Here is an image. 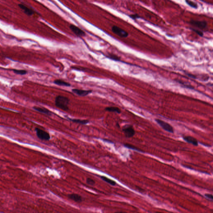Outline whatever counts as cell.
I'll list each match as a JSON object with an SVG mask.
<instances>
[{
	"instance_id": "1",
	"label": "cell",
	"mask_w": 213,
	"mask_h": 213,
	"mask_svg": "<svg viewBox=\"0 0 213 213\" xmlns=\"http://www.w3.org/2000/svg\"><path fill=\"white\" fill-rule=\"evenodd\" d=\"M70 100L69 98L62 95H58L55 97V105L61 110L64 111L69 110V105Z\"/></svg>"
},
{
	"instance_id": "2",
	"label": "cell",
	"mask_w": 213,
	"mask_h": 213,
	"mask_svg": "<svg viewBox=\"0 0 213 213\" xmlns=\"http://www.w3.org/2000/svg\"><path fill=\"white\" fill-rule=\"evenodd\" d=\"M155 120L162 129L166 131L171 133H173L174 132L173 127L170 124L160 119H155Z\"/></svg>"
},
{
	"instance_id": "3",
	"label": "cell",
	"mask_w": 213,
	"mask_h": 213,
	"mask_svg": "<svg viewBox=\"0 0 213 213\" xmlns=\"http://www.w3.org/2000/svg\"><path fill=\"white\" fill-rule=\"evenodd\" d=\"M36 131V135L38 138L42 140H49L50 139V136L48 132L45 131L39 128L35 129Z\"/></svg>"
},
{
	"instance_id": "4",
	"label": "cell",
	"mask_w": 213,
	"mask_h": 213,
	"mask_svg": "<svg viewBox=\"0 0 213 213\" xmlns=\"http://www.w3.org/2000/svg\"><path fill=\"white\" fill-rule=\"evenodd\" d=\"M112 31L115 34L121 38H127L129 36L128 32L117 26H113L112 28Z\"/></svg>"
},
{
	"instance_id": "5",
	"label": "cell",
	"mask_w": 213,
	"mask_h": 213,
	"mask_svg": "<svg viewBox=\"0 0 213 213\" xmlns=\"http://www.w3.org/2000/svg\"><path fill=\"white\" fill-rule=\"evenodd\" d=\"M189 23L192 26L197 27L201 30L205 29L207 28L208 26L207 22L204 21H199L192 20L190 21Z\"/></svg>"
},
{
	"instance_id": "6",
	"label": "cell",
	"mask_w": 213,
	"mask_h": 213,
	"mask_svg": "<svg viewBox=\"0 0 213 213\" xmlns=\"http://www.w3.org/2000/svg\"><path fill=\"white\" fill-rule=\"evenodd\" d=\"M122 131L125 134V137L130 138L134 136L135 134V130L132 125H127L123 127Z\"/></svg>"
},
{
	"instance_id": "7",
	"label": "cell",
	"mask_w": 213,
	"mask_h": 213,
	"mask_svg": "<svg viewBox=\"0 0 213 213\" xmlns=\"http://www.w3.org/2000/svg\"><path fill=\"white\" fill-rule=\"evenodd\" d=\"M70 28L72 32L74 33L75 35L79 37H83L86 35L85 32L82 31V29L80 28L79 27L74 25H71L70 26Z\"/></svg>"
},
{
	"instance_id": "8",
	"label": "cell",
	"mask_w": 213,
	"mask_h": 213,
	"mask_svg": "<svg viewBox=\"0 0 213 213\" xmlns=\"http://www.w3.org/2000/svg\"><path fill=\"white\" fill-rule=\"evenodd\" d=\"M72 91L73 93H75V94H77L79 96L85 97L92 93V90L73 89Z\"/></svg>"
},
{
	"instance_id": "9",
	"label": "cell",
	"mask_w": 213,
	"mask_h": 213,
	"mask_svg": "<svg viewBox=\"0 0 213 213\" xmlns=\"http://www.w3.org/2000/svg\"><path fill=\"white\" fill-rule=\"evenodd\" d=\"M33 108L35 110L37 111L39 113H41L42 114H45V115H47L48 116H51L52 114V113L50 110H48L47 109L45 108L35 106Z\"/></svg>"
},
{
	"instance_id": "10",
	"label": "cell",
	"mask_w": 213,
	"mask_h": 213,
	"mask_svg": "<svg viewBox=\"0 0 213 213\" xmlns=\"http://www.w3.org/2000/svg\"><path fill=\"white\" fill-rule=\"evenodd\" d=\"M184 140L186 141L187 143H188L192 144L193 145L195 146H198L199 145V143H198V141L197 140V139L191 136H185L184 137Z\"/></svg>"
},
{
	"instance_id": "11",
	"label": "cell",
	"mask_w": 213,
	"mask_h": 213,
	"mask_svg": "<svg viewBox=\"0 0 213 213\" xmlns=\"http://www.w3.org/2000/svg\"><path fill=\"white\" fill-rule=\"evenodd\" d=\"M68 197L70 199L76 202L80 203L82 201V197L78 194H72L68 195Z\"/></svg>"
},
{
	"instance_id": "12",
	"label": "cell",
	"mask_w": 213,
	"mask_h": 213,
	"mask_svg": "<svg viewBox=\"0 0 213 213\" xmlns=\"http://www.w3.org/2000/svg\"><path fill=\"white\" fill-rule=\"evenodd\" d=\"M19 6L21 9L23 10L24 12L27 15H32L34 14V11L33 10L29 8L28 7H27L23 4H19Z\"/></svg>"
},
{
	"instance_id": "13",
	"label": "cell",
	"mask_w": 213,
	"mask_h": 213,
	"mask_svg": "<svg viewBox=\"0 0 213 213\" xmlns=\"http://www.w3.org/2000/svg\"><path fill=\"white\" fill-rule=\"evenodd\" d=\"M53 83L59 86H64V87H70L71 85L70 83L64 81L63 80L57 79L55 80Z\"/></svg>"
},
{
	"instance_id": "14",
	"label": "cell",
	"mask_w": 213,
	"mask_h": 213,
	"mask_svg": "<svg viewBox=\"0 0 213 213\" xmlns=\"http://www.w3.org/2000/svg\"><path fill=\"white\" fill-rule=\"evenodd\" d=\"M69 120L72 121L74 123H78V124H81L83 125H86L89 123V121L88 120H80V119H71V118H68Z\"/></svg>"
},
{
	"instance_id": "15",
	"label": "cell",
	"mask_w": 213,
	"mask_h": 213,
	"mask_svg": "<svg viewBox=\"0 0 213 213\" xmlns=\"http://www.w3.org/2000/svg\"><path fill=\"white\" fill-rule=\"evenodd\" d=\"M105 110L108 112L115 113L118 114H120L121 113V110L116 106H108L105 109Z\"/></svg>"
},
{
	"instance_id": "16",
	"label": "cell",
	"mask_w": 213,
	"mask_h": 213,
	"mask_svg": "<svg viewBox=\"0 0 213 213\" xmlns=\"http://www.w3.org/2000/svg\"><path fill=\"white\" fill-rule=\"evenodd\" d=\"M100 178L103 181H105L106 182L108 183V184H110L111 185L115 186L116 185V182L115 181L113 180L112 179L108 178V177H106V176H100Z\"/></svg>"
},
{
	"instance_id": "17",
	"label": "cell",
	"mask_w": 213,
	"mask_h": 213,
	"mask_svg": "<svg viewBox=\"0 0 213 213\" xmlns=\"http://www.w3.org/2000/svg\"><path fill=\"white\" fill-rule=\"evenodd\" d=\"M124 146H125V147L129 149H131V150H133L137 151V152H144L142 150L135 147L134 146L130 145L129 144L126 143L124 144Z\"/></svg>"
},
{
	"instance_id": "18",
	"label": "cell",
	"mask_w": 213,
	"mask_h": 213,
	"mask_svg": "<svg viewBox=\"0 0 213 213\" xmlns=\"http://www.w3.org/2000/svg\"><path fill=\"white\" fill-rule=\"evenodd\" d=\"M106 57L112 60L113 61H121L120 57H119L117 55L113 54H108Z\"/></svg>"
},
{
	"instance_id": "19",
	"label": "cell",
	"mask_w": 213,
	"mask_h": 213,
	"mask_svg": "<svg viewBox=\"0 0 213 213\" xmlns=\"http://www.w3.org/2000/svg\"><path fill=\"white\" fill-rule=\"evenodd\" d=\"M186 3L188 5L190 6L191 7L194 9H197L198 8V5L197 3L195 2L191 1V0H185Z\"/></svg>"
},
{
	"instance_id": "20",
	"label": "cell",
	"mask_w": 213,
	"mask_h": 213,
	"mask_svg": "<svg viewBox=\"0 0 213 213\" xmlns=\"http://www.w3.org/2000/svg\"><path fill=\"white\" fill-rule=\"evenodd\" d=\"M176 81H177V82H179V84H181V85H182L184 87H185V88H188V89H194V87H193L192 86L190 85H188V84H187V83H185V82H184L182 81H181V80H176Z\"/></svg>"
},
{
	"instance_id": "21",
	"label": "cell",
	"mask_w": 213,
	"mask_h": 213,
	"mask_svg": "<svg viewBox=\"0 0 213 213\" xmlns=\"http://www.w3.org/2000/svg\"><path fill=\"white\" fill-rule=\"evenodd\" d=\"M13 71L15 73L17 74V75H24L27 73V71L25 70H18L14 69Z\"/></svg>"
},
{
	"instance_id": "22",
	"label": "cell",
	"mask_w": 213,
	"mask_h": 213,
	"mask_svg": "<svg viewBox=\"0 0 213 213\" xmlns=\"http://www.w3.org/2000/svg\"><path fill=\"white\" fill-rule=\"evenodd\" d=\"M191 30H192L193 31H194L195 33H196L197 35H199V36H201V37H203L204 36V33L202 31L200 30H197L196 29L194 28H190Z\"/></svg>"
},
{
	"instance_id": "23",
	"label": "cell",
	"mask_w": 213,
	"mask_h": 213,
	"mask_svg": "<svg viewBox=\"0 0 213 213\" xmlns=\"http://www.w3.org/2000/svg\"><path fill=\"white\" fill-rule=\"evenodd\" d=\"M86 183L88 185L91 186L94 185L95 183L93 179L90 178H87L86 179Z\"/></svg>"
},
{
	"instance_id": "24",
	"label": "cell",
	"mask_w": 213,
	"mask_h": 213,
	"mask_svg": "<svg viewBox=\"0 0 213 213\" xmlns=\"http://www.w3.org/2000/svg\"><path fill=\"white\" fill-rule=\"evenodd\" d=\"M129 16L130 18H131L132 19L134 20H136L137 19H140L141 18L140 16H139L137 14L130 15H129Z\"/></svg>"
},
{
	"instance_id": "25",
	"label": "cell",
	"mask_w": 213,
	"mask_h": 213,
	"mask_svg": "<svg viewBox=\"0 0 213 213\" xmlns=\"http://www.w3.org/2000/svg\"><path fill=\"white\" fill-rule=\"evenodd\" d=\"M186 75H187L188 77L190 78H192V79H197V76H196V75H195L191 74V73H186Z\"/></svg>"
},
{
	"instance_id": "26",
	"label": "cell",
	"mask_w": 213,
	"mask_h": 213,
	"mask_svg": "<svg viewBox=\"0 0 213 213\" xmlns=\"http://www.w3.org/2000/svg\"><path fill=\"white\" fill-rule=\"evenodd\" d=\"M205 196L206 197H207V198L211 200V201L213 200V196L211 194H205Z\"/></svg>"
}]
</instances>
